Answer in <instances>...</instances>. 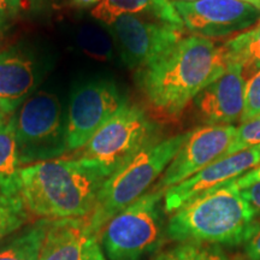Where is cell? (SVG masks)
<instances>
[{
	"mask_svg": "<svg viewBox=\"0 0 260 260\" xmlns=\"http://www.w3.org/2000/svg\"><path fill=\"white\" fill-rule=\"evenodd\" d=\"M106 178L74 157L35 162L19 171V195L32 216L87 218Z\"/></svg>",
	"mask_w": 260,
	"mask_h": 260,
	"instance_id": "2",
	"label": "cell"
},
{
	"mask_svg": "<svg viewBox=\"0 0 260 260\" xmlns=\"http://www.w3.org/2000/svg\"><path fill=\"white\" fill-rule=\"evenodd\" d=\"M158 140L159 126L145 110L126 103L73 157L107 178Z\"/></svg>",
	"mask_w": 260,
	"mask_h": 260,
	"instance_id": "5",
	"label": "cell"
},
{
	"mask_svg": "<svg viewBox=\"0 0 260 260\" xmlns=\"http://www.w3.org/2000/svg\"><path fill=\"white\" fill-rule=\"evenodd\" d=\"M29 218L30 213L19 195L6 194L0 190V243L23 228Z\"/></svg>",
	"mask_w": 260,
	"mask_h": 260,
	"instance_id": "20",
	"label": "cell"
},
{
	"mask_svg": "<svg viewBox=\"0 0 260 260\" xmlns=\"http://www.w3.org/2000/svg\"><path fill=\"white\" fill-rule=\"evenodd\" d=\"M100 3L102 0H70V5L76 9H94Z\"/></svg>",
	"mask_w": 260,
	"mask_h": 260,
	"instance_id": "29",
	"label": "cell"
},
{
	"mask_svg": "<svg viewBox=\"0 0 260 260\" xmlns=\"http://www.w3.org/2000/svg\"><path fill=\"white\" fill-rule=\"evenodd\" d=\"M152 260H230L218 246L195 242H180L159 252Z\"/></svg>",
	"mask_w": 260,
	"mask_h": 260,
	"instance_id": "21",
	"label": "cell"
},
{
	"mask_svg": "<svg viewBox=\"0 0 260 260\" xmlns=\"http://www.w3.org/2000/svg\"><path fill=\"white\" fill-rule=\"evenodd\" d=\"M23 0H0V14L8 18L15 17L21 11Z\"/></svg>",
	"mask_w": 260,
	"mask_h": 260,
	"instance_id": "28",
	"label": "cell"
},
{
	"mask_svg": "<svg viewBox=\"0 0 260 260\" xmlns=\"http://www.w3.org/2000/svg\"><path fill=\"white\" fill-rule=\"evenodd\" d=\"M38 86V69L30 57L16 50L0 52V109L14 115Z\"/></svg>",
	"mask_w": 260,
	"mask_h": 260,
	"instance_id": "15",
	"label": "cell"
},
{
	"mask_svg": "<svg viewBox=\"0 0 260 260\" xmlns=\"http://www.w3.org/2000/svg\"><path fill=\"white\" fill-rule=\"evenodd\" d=\"M239 2L245 3V4H248V5H252L253 8L258 9L260 11V0H239Z\"/></svg>",
	"mask_w": 260,
	"mask_h": 260,
	"instance_id": "32",
	"label": "cell"
},
{
	"mask_svg": "<svg viewBox=\"0 0 260 260\" xmlns=\"http://www.w3.org/2000/svg\"><path fill=\"white\" fill-rule=\"evenodd\" d=\"M258 165H260V145L213 161L197 175L165 190V213H174L204 191L236 180Z\"/></svg>",
	"mask_w": 260,
	"mask_h": 260,
	"instance_id": "12",
	"label": "cell"
},
{
	"mask_svg": "<svg viewBox=\"0 0 260 260\" xmlns=\"http://www.w3.org/2000/svg\"><path fill=\"white\" fill-rule=\"evenodd\" d=\"M226 68L223 46L207 38L183 37L167 53L136 71V82L160 115L176 118Z\"/></svg>",
	"mask_w": 260,
	"mask_h": 260,
	"instance_id": "1",
	"label": "cell"
},
{
	"mask_svg": "<svg viewBox=\"0 0 260 260\" xmlns=\"http://www.w3.org/2000/svg\"><path fill=\"white\" fill-rule=\"evenodd\" d=\"M112 39V38H111ZM105 32L93 27H83L77 31L76 41L87 56L98 60H110L113 54L112 41Z\"/></svg>",
	"mask_w": 260,
	"mask_h": 260,
	"instance_id": "22",
	"label": "cell"
},
{
	"mask_svg": "<svg viewBox=\"0 0 260 260\" xmlns=\"http://www.w3.org/2000/svg\"><path fill=\"white\" fill-rule=\"evenodd\" d=\"M243 251L249 260H260V225L245 242Z\"/></svg>",
	"mask_w": 260,
	"mask_h": 260,
	"instance_id": "26",
	"label": "cell"
},
{
	"mask_svg": "<svg viewBox=\"0 0 260 260\" xmlns=\"http://www.w3.org/2000/svg\"><path fill=\"white\" fill-rule=\"evenodd\" d=\"M14 115L22 168L53 160L69 152L63 110L57 95L47 92L32 94Z\"/></svg>",
	"mask_w": 260,
	"mask_h": 260,
	"instance_id": "7",
	"label": "cell"
},
{
	"mask_svg": "<svg viewBox=\"0 0 260 260\" xmlns=\"http://www.w3.org/2000/svg\"><path fill=\"white\" fill-rule=\"evenodd\" d=\"M235 132V125H201L191 130L152 189L168 190L218 160L232 145Z\"/></svg>",
	"mask_w": 260,
	"mask_h": 260,
	"instance_id": "11",
	"label": "cell"
},
{
	"mask_svg": "<svg viewBox=\"0 0 260 260\" xmlns=\"http://www.w3.org/2000/svg\"><path fill=\"white\" fill-rule=\"evenodd\" d=\"M6 118H8V116H6L5 113L3 112V110L0 109V123H3V122H4Z\"/></svg>",
	"mask_w": 260,
	"mask_h": 260,
	"instance_id": "33",
	"label": "cell"
},
{
	"mask_svg": "<svg viewBox=\"0 0 260 260\" xmlns=\"http://www.w3.org/2000/svg\"><path fill=\"white\" fill-rule=\"evenodd\" d=\"M164 190L149 189L119 211L100 230V242L107 260H142L162 245Z\"/></svg>",
	"mask_w": 260,
	"mask_h": 260,
	"instance_id": "6",
	"label": "cell"
},
{
	"mask_svg": "<svg viewBox=\"0 0 260 260\" xmlns=\"http://www.w3.org/2000/svg\"><path fill=\"white\" fill-rule=\"evenodd\" d=\"M21 169L16 140L15 115H11L0 123V190L6 194L19 195Z\"/></svg>",
	"mask_w": 260,
	"mask_h": 260,
	"instance_id": "17",
	"label": "cell"
},
{
	"mask_svg": "<svg viewBox=\"0 0 260 260\" xmlns=\"http://www.w3.org/2000/svg\"><path fill=\"white\" fill-rule=\"evenodd\" d=\"M175 2H186V3H190V2H197V0H175Z\"/></svg>",
	"mask_w": 260,
	"mask_h": 260,
	"instance_id": "34",
	"label": "cell"
},
{
	"mask_svg": "<svg viewBox=\"0 0 260 260\" xmlns=\"http://www.w3.org/2000/svg\"><path fill=\"white\" fill-rule=\"evenodd\" d=\"M189 133L158 140L106 178L98 193L93 212L87 217L94 233L100 234L115 214L153 187L186 142Z\"/></svg>",
	"mask_w": 260,
	"mask_h": 260,
	"instance_id": "4",
	"label": "cell"
},
{
	"mask_svg": "<svg viewBox=\"0 0 260 260\" xmlns=\"http://www.w3.org/2000/svg\"><path fill=\"white\" fill-rule=\"evenodd\" d=\"M121 15H145L153 21L184 28L183 22L170 0H102L92 10V16L104 24Z\"/></svg>",
	"mask_w": 260,
	"mask_h": 260,
	"instance_id": "16",
	"label": "cell"
},
{
	"mask_svg": "<svg viewBox=\"0 0 260 260\" xmlns=\"http://www.w3.org/2000/svg\"><path fill=\"white\" fill-rule=\"evenodd\" d=\"M51 219L39 218L10 235L0 246V260H39Z\"/></svg>",
	"mask_w": 260,
	"mask_h": 260,
	"instance_id": "18",
	"label": "cell"
},
{
	"mask_svg": "<svg viewBox=\"0 0 260 260\" xmlns=\"http://www.w3.org/2000/svg\"><path fill=\"white\" fill-rule=\"evenodd\" d=\"M225 60L242 65L243 73L260 69V22L224 44Z\"/></svg>",
	"mask_w": 260,
	"mask_h": 260,
	"instance_id": "19",
	"label": "cell"
},
{
	"mask_svg": "<svg viewBox=\"0 0 260 260\" xmlns=\"http://www.w3.org/2000/svg\"><path fill=\"white\" fill-rule=\"evenodd\" d=\"M8 27H9V18L3 14H0V42H2L3 38H4V34Z\"/></svg>",
	"mask_w": 260,
	"mask_h": 260,
	"instance_id": "31",
	"label": "cell"
},
{
	"mask_svg": "<svg viewBox=\"0 0 260 260\" xmlns=\"http://www.w3.org/2000/svg\"><path fill=\"white\" fill-rule=\"evenodd\" d=\"M258 145H260V117L253 121L242 123L239 128H236L232 145L229 146L223 157Z\"/></svg>",
	"mask_w": 260,
	"mask_h": 260,
	"instance_id": "23",
	"label": "cell"
},
{
	"mask_svg": "<svg viewBox=\"0 0 260 260\" xmlns=\"http://www.w3.org/2000/svg\"><path fill=\"white\" fill-rule=\"evenodd\" d=\"M184 28L195 37L222 38L242 32L260 22V11L239 0L172 2Z\"/></svg>",
	"mask_w": 260,
	"mask_h": 260,
	"instance_id": "10",
	"label": "cell"
},
{
	"mask_svg": "<svg viewBox=\"0 0 260 260\" xmlns=\"http://www.w3.org/2000/svg\"><path fill=\"white\" fill-rule=\"evenodd\" d=\"M260 223L241 191L230 181L204 191L171 213L167 237L176 242L211 246H239Z\"/></svg>",
	"mask_w": 260,
	"mask_h": 260,
	"instance_id": "3",
	"label": "cell"
},
{
	"mask_svg": "<svg viewBox=\"0 0 260 260\" xmlns=\"http://www.w3.org/2000/svg\"><path fill=\"white\" fill-rule=\"evenodd\" d=\"M245 84L242 65L226 61L224 73L193 100L205 125H233L240 121Z\"/></svg>",
	"mask_w": 260,
	"mask_h": 260,
	"instance_id": "13",
	"label": "cell"
},
{
	"mask_svg": "<svg viewBox=\"0 0 260 260\" xmlns=\"http://www.w3.org/2000/svg\"><path fill=\"white\" fill-rule=\"evenodd\" d=\"M234 182H235V184L240 190L252 186V184L256 183V182H260V165H258V167L254 169H252L251 171H248L247 174L243 175V176L234 180Z\"/></svg>",
	"mask_w": 260,
	"mask_h": 260,
	"instance_id": "27",
	"label": "cell"
},
{
	"mask_svg": "<svg viewBox=\"0 0 260 260\" xmlns=\"http://www.w3.org/2000/svg\"><path fill=\"white\" fill-rule=\"evenodd\" d=\"M126 103L125 95L112 81L93 80L77 86L65 116L69 152L80 151Z\"/></svg>",
	"mask_w": 260,
	"mask_h": 260,
	"instance_id": "8",
	"label": "cell"
},
{
	"mask_svg": "<svg viewBox=\"0 0 260 260\" xmlns=\"http://www.w3.org/2000/svg\"><path fill=\"white\" fill-rule=\"evenodd\" d=\"M123 64L133 70L148 67L183 38L184 28L138 15H121L105 24Z\"/></svg>",
	"mask_w": 260,
	"mask_h": 260,
	"instance_id": "9",
	"label": "cell"
},
{
	"mask_svg": "<svg viewBox=\"0 0 260 260\" xmlns=\"http://www.w3.org/2000/svg\"><path fill=\"white\" fill-rule=\"evenodd\" d=\"M240 191H241L243 199L251 206L253 213H254L255 220L260 223V182H256V183Z\"/></svg>",
	"mask_w": 260,
	"mask_h": 260,
	"instance_id": "25",
	"label": "cell"
},
{
	"mask_svg": "<svg viewBox=\"0 0 260 260\" xmlns=\"http://www.w3.org/2000/svg\"><path fill=\"white\" fill-rule=\"evenodd\" d=\"M260 117V69L246 81L243 110L240 122L246 123Z\"/></svg>",
	"mask_w": 260,
	"mask_h": 260,
	"instance_id": "24",
	"label": "cell"
},
{
	"mask_svg": "<svg viewBox=\"0 0 260 260\" xmlns=\"http://www.w3.org/2000/svg\"><path fill=\"white\" fill-rule=\"evenodd\" d=\"M39 260H107L87 218L51 219Z\"/></svg>",
	"mask_w": 260,
	"mask_h": 260,
	"instance_id": "14",
	"label": "cell"
},
{
	"mask_svg": "<svg viewBox=\"0 0 260 260\" xmlns=\"http://www.w3.org/2000/svg\"><path fill=\"white\" fill-rule=\"evenodd\" d=\"M27 2L29 3V5L31 6V9L40 11V10L46 9L53 0H27Z\"/></svg>",
	"mask_w": 260,
	"mask_h": 260,
	"instance_id": "30",
	"label": "cell"
}]
</instances>
